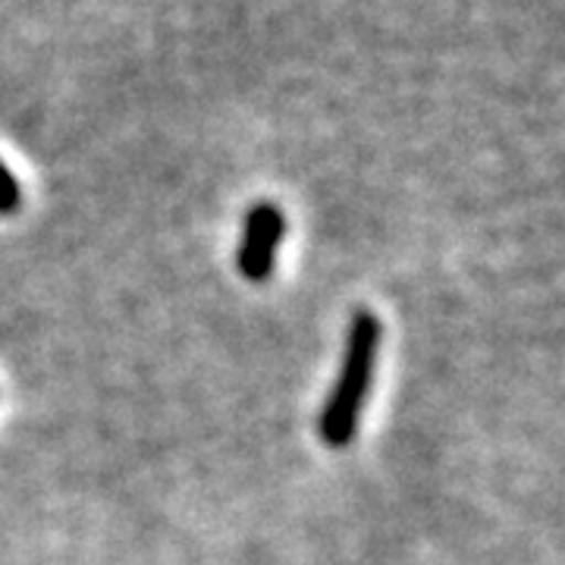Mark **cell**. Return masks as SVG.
<instances>
[{"instance_id":"1","label":"cell","mask_w":565,"mask_h":565,"mask_svg":"<svg viewBox=\"0 0 565 565\" xmlns=\"http://www.w3.org/2000/svg\"><path fill=\"white\" fill-rule=\"evenodd\" d=\"M377 349H381V321L371 311H359L349 327L345 355L340 377L333 384V393L321 412V440L330 449H343L352 444L362 405L367 403V393L374 384V367H377Z\"/></svg>"},{"instance_id":"2","label":"cell","mask_w":565,"mask_h":565,"mask_svg":"<svg viewBox=\"0 0 565 565\" xmlns=\"http://www.w3.org/2000/svg\"><path fill=\"white\" fill-rule=\"evenodd\" d=\"M282 230H286V221H282V211L277 204L262 202L248 211L243 248L236 255L239 274L245 280L262 282L274 274V258H277V248H280Z\"/></svg>"},{"instance_id":"3","label":"cell","mask_w":565,"mask_h":565,"mask_svg":"<svg viewBox=\"0 0 565 565\" xmlns=\"http://www.w3.org/2000/svg\"><path fill=\"white\" fill-rule=\"evenodd\" d=\"M17 204H20V180L0 161V214L17 211Z\"/></svg>"}]
</instances>
